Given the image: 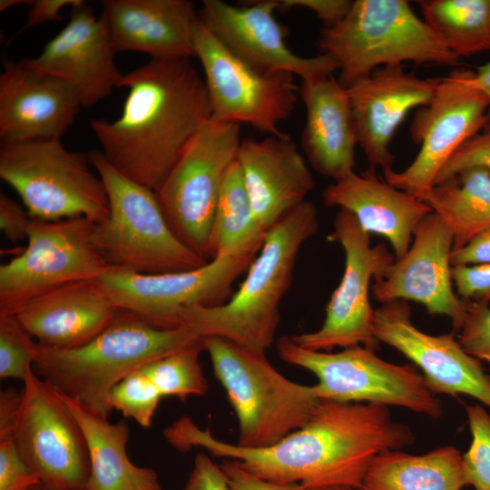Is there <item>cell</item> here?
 I'll list each match as a JSON object with an SVG mask.
<instances>
[{
	"mask_svg": "<svg viewBox=\"0 0 490 490\" xmlns=\"http://www.w3.org/2000/svg\"><path fill=\"white\" fill-rule=\"evenodd\" d=\"M13 438L42 485L84 489L90 474L85 437L62 394L34 371L24 382Z\"/></svg>",
	"mask_w": 490,
	"mask_h": 490,
	"instance_id": "16",
	"label": "cell"
},
{
	"mask_svg": "<svg viewBox=\"0 0 490 490\" xmlns=\"http://www.w3.org/2000/svg\"><path fill=\"white\" fill-rule=\"evenodd\" d=\"M176 450L202 447L211 456L237 461L252 475L305 489L326 485L359 488L374 458L415 443V435L391 416L388 407L318 399L309 421L276 444L247 448L214 437L183 416L163 430Z\"/></svg>",
	"mask_w": 490,
	"mask_h": 490,
	"instance_id": "1",
	"label": "cell"
},
{
	"mask_svg": "<svg viewBox=\"0 0 490 490\" xmlns=\"http://www.w3.org/2000/svg\"><path fill=\"white\" fill-rule=\"evenodd\" d=\"M201 338L182 326L158 328L120 309L94 338L71 349L34 345V371L61 394L108 419L113 387L141 366Z\"/></svg>",
	"mask_w": 490,
	"mask_h": 490,
	"instance_id": "4",
	"label": "cell"
},
{
	"mask_svg": "<svg viewBox=\"0 0 490 490\" xmlns=\"http://www.w3.org/2000/svg\"><path fill=\"white\" fill-rule=\"evenodd\" d=\"M463 456L453 446L424 455L385 451L370 464L358 490H461Z\"/></svg>",
	"mask_w": 490,
	"mask_h": 490,
	"instance_id": "29",
	"label": "cell"
},
{
	"mask_svg": "<svg viewBox=\"0 0 490 490\" xmlns=\"http://www.w3.org/2000/svg\"><path fill=\"white\" fill-rule=\"evenodd\" d=\"M203 347L238 418V446H272L309 421L318 402L312 386L285 377L265 352L218 337L203 338Z\"/></svg>",
	"mask_w": 490,
	"mask_h": 490,
	"instance_id": "7",
	"label": "cell"
},
{
	"mask_svg": "<svg viewBox=\"0 0 490 490\" xmlns=\"http://www.w3.org/2000/svg\"><path fill=\"white\" fill-rule=\"evenodd\" d=\"M377 339L401 352L422 372L434 395H466L490 408V378L480 360L469 355L455 332L434 336L411 321L406 300L381 304L375 309Z\"/></svg>",
	"mask_w": 490,
	"mask_h": 490,
	"instance_id": "18",
	"label": "cell"
},
{
	"mask_svg": "<svg viewBox=\"0 0 490 490\" xmlns=\"http://www.w3.org/2000/svg\"><path fill=\"white\" fill-rule=\"evenodd\" d=\"M0 74V139L12 142L61 139L83 107L66 82L37 72L24 61L3 58Z\"/></svg>",
	"mask_w": 490,
	"mask_h": 490,
	"instance_id": "22",
	"label": "cell"
},
{
	"mask_svg": "<svg viewBox=\"0 0 490 490\" xmlns=\"http://www.w3.org/2000/svg\"><path fill=\"white\" fill-rule=\"evenodd\" d=\"M453 236L441 218L428 213L413 234L407 252L390 264L371 287L373 298L381 304L414 300L431 315L451 319L453 331L460 330L466 300L452 287L450 255Z\"/></svg>",
	"mask_w": 490,
	"mask_h": 490,
	"instance_id": "19",
	"label": "cell"
},
{
	"mask_svg": "<svg viewBox=\"0 0 490 490\" xmlns=\"http://www.w3.org/2000/svg\"><path fill=\"white\" fill-rule=\"evenodd\" d=\"M119 310L95 280H85L34 298L15 315L39 344L71 349L99 335Z\"/></svg>",
	"mask_w": 490,
	"mask_h": 490,
	"instance_id": "26",
	"label": "cell"
},
{
	"mask_svg": "<svg viewBox=\"0 0 490 490\" xmlns=\"http://www.w3.org/2000/svg\"><path fill=\"white\" fill-rule=\"evenodd\" d=\"M305 490H358V489L351 487V486H348V485H326V486L309 488Z\"/></svg>",
	"mask_w": 490,
	"mask_h": 490,
	"instance_id": "49",
	"label": "cell"
},
{
	"mask_svg": "<svg viewBox=\"0 0 490 490\" xmlns=\"http://www.w3.org/2000/svg\"><path fill=\"white\" fill-rule=\"evenodd\" d=\"M423 20L458 58L490 50V0H421Z\"/></svg>",
	"mask_w": 490,
	"mask_h": 490,
	"instance_id": "31",
	"label": "cell"
},
{
	"mask_svg": "<svg viewBox=\"0 0 490 490\" xmlns=\"http://www.w3.org/2000/svg\"><path fill=\"white\" fill-rule=\"evenodd\" d=\"M240 142L239 124L211 119L155 191L173 233L208 260L211 259V236L219 195Z\"/></svg>",
	"mask_w": 490,
	"mask_h": 490,
	"instance_id": "10",
	"label": "cell"
},
{
	"mask_svg": "<svg viewBox=\"0 0 490 490\" xmlns=\"http://www.w3.org/2000/svg\"><path fill=\"white\" fill-rule=\"evenodd\" d=\"M41 484L20 456L13 433H0V490H31Z\"/></svg>",
	"mask_w": 490,
	"mask_h": 490,
	"instance_id": "39",
	"label": "cell"
},
{
	"mask_svg": "<svg viewBox=\"0 0 490 490\" xmlns=\"http://www.w3.org/2000/svg\"><path fill=\"white\" fill-rule=\"evenodd\" d=\"M466 300L459 343L472 357L490 366V306L485 300ZM490 378V374H488Z\"/></svg>",
	"mask_w": 490,
	"mask_h": 490,
	"instance_id": "37",
	"label": "cell"
},
{
	"mask_svg": "<svg viewBox=\"0 0 490 490\" xmlns=\"http://www.w3.org/2000/svg\"><path fill=\"white\" fill-rule=\"evenodd\" d=\"M31 217L5 193H0V228L10 241L16 242L27 238Z\"/></svg>",
	"mask_w": 490,
	"mask_h": 490,
	"instance_id": "44",
	"label": "cell"
},
{
	"mask_svg": "<svg viewBox=\"0 0 490 490\" xmlns=\"http://www.w3.org/2000/svg\"><path fill=\"white\" fill-rule=\"evenodd\" d=\"M369 166L333 181L322 192L328 207L350 212L367 233H377L391 244L396 260L408 250L415 230L430 212L424 201L380 180Z\"/></svg>",
	"mask_w": 490,
	"mask_h": 490,
	"instance_id": "25",
	"label": "cell"
},
{
	"mask_svg": "<svg viewBox=\"0 0 490 490\" xmlns=\"http://www.w3.org/2000/svg\"><path fill=\"white\" fill-rule=\"evenodd\" d=\"M277 350L286 363L318 377L312 387L318 399L400 407L434 419L443 414L441 401L413 365L385 361L359 345L335 353L310 350L288 336L278 340Z\"/></svg>",
	"mask_w": 490,
	"mask_h": 490,
	"instance_id": "9",
	"label": "cell"
},
{
	"mask_svg": "<svg viewBox=\"0 0 490 490\" xmlns=\"http://www.w3.org/2000/svg\"><path fill=\"white\" fill-rule=\"evenodd\" d=\"M85 437L90 474L83 490H162L157 472L128 457L130 429L123 420L111 424L63 395Z\"/></svg>",
	"mask_w": 490,
	"mask_h": 490,
	"instance_id": "28",
	"label": "cell"
},
{
	"mask_svg": "<svg viewBox=\"0 0 490 490\" xmlns=\"http://www.w3.org/2000/svg\"><path fill=\"white\" fill-rule=\"evenodd\" d=\"M306 108L301 145L313 169L338 181L354 172L358 137L347 88L333 75L302 82Z\"/></svg>",
	"mask_w": 490,
	"mask_h": 490,
	"instance_id": "27",
	"label": "cell"
},
{
	"mask_svg": "<svg viewBox=\"0 0 490 490\" xmlns=\"http://www.w3.org/2000/svg\"><path fill=\"white\" fill-rule=\"evenodd\" d=\"M220 466L230 490H305L299 483L279 484L261 479L232 459L224 461Z\"/></svg>",
	"mask_w": 490,
	"mask_h": 490,
	"instance_id": "42",
	"label": "cell"
},
{
	"mask_svg": "<svg viewBox=\"0 0 490 490\" xmlns=\"http://www.w3.org/2000/svg\"><path fill=\"white\" fill-rule=\"evenodd\" d=\"M451 277L461 299L490 302V262L452 266Z\"/></svg>",
	"mask_w": 490,
	"mask_h": 490,
	"instance_id": "40",
	"label": "cell"
},
{
	"mask_svg": "<svg viewBox=\"0 0 490 490\" xmlns=\"http://www.w3.org/2000/svg\"><path fill=\"white\" fill-rule=\"evenodd\" d=\"M93 226L83 217L32 218L26 249L0 266V316L15 315L54 289L102 276L110 267L92 242Z\"/></svg>",
	"mask_w": 490,
	"mask_h": 490,
	"instance_id": "12",
	"label": "cell"
},
{
	"mask_svg": "<svg viewBox=\"0 0 490 490\" xmlns=\"http://www.w3.org/2000/svg\"><path fill=\"white\" fill-rule=\"evenodd\" d=\"M472 167H483L490 171V121L456 150L438 172L434 185Z\"/></svg>",
	"mask_w": 490,
	"mask_h": 490,
	"instance_id": "38",
	"label": "cell"
},
{
	"mask_svg": "<svg viewBox=\"0 0 490 490\" xmlns=\"http://www.w3.org/2000/svg\"><path fill=\"white\" fill-rule=\"evenodd\" d=\"M204 350L203 338L196 342L152 360L143 368L162 397L174 396L185 401L190 396H203L209 385L200 363Z\"/></svg>",
	"mask_w": 490,
	"mask_h": 490,
	"instance_id": "33",
	"label": "cell"
},
{
	"mask_svg": "<svg viewBox=\"0 0 490 490\" xmlns=\"http://www.w3.org/2000/svg\"><path fill=\"white\" fill-rule=\"evenodd\" d=\"M318 227L316 206L307 200L269 230L243 282L229 300L187 308L181 314L182 326L201 338L218 337L266 352L275 340L280 302L292 281L299 250Z\"/></svg>",
	"mask_w": 490,
	"mask_h": 490,
	"instance_id": "3",
	"label": "cell"
},
{
	"mask_svg": "<svg viewBox=\"0 0 490 490\" xmlns=\"http://www.w3.org/2000/svg\"><path fill=\"white\" fill-rule=\"evenodd\" d=\"M260 249L218 255L185 271L141 274L109 268L95 279L118 309L132 312L162 329L182 327L189 307H213L229 300L235 280L247 271Z\"/></svg>",
	"mask_w": 490,
	"mask_h": 490,
	"instance_id": "11",
	"label": "cell"
},
{
	"mask_svg": "<svg viewBox=\"0 0 490 490\" xmlns=\"http://www.w3.org/2000/svg\"><path fill=\"white\" fill-rule=\"evenodd\" d=\"M472 440L462 455L466 485L475 490H490V415L484 406H466Z\"/></svg>",
	"mask_w": 490,
	"mask_h": 490,
	"instance_id": "35",
	"label": "cell"
},
{
	"mask_svg": "<svg viewBox=\"0 0 490 490\" xmlns=\"http://www.w3.org/2000/svg\"><path fill=\"white\" fill-rule=\"evenodd\" d=\"M31 490H63V489L50 488V487L44 486L42 484H39L35 485L34 487H33Z\"/></svg>",
	"mask_w": 490,
	"mask_h": 490,
	"instance_id": "50",
	"label": "cell"
},
{
	"mask_svg": "<svg viewBox=\"0 0 490 490\" xmlns=\"http://www.w3.org/2000/svg\"><path fill=\"white\" fill-rule=\"evenodd\" d=\"M116 52L151 59L195 57L200 15L188 0H105L101 13Z\"/></svg>",
	"mask_w": 490,
	"mask_h": 490,
	"instance_id": "24",
	"label": "cell"
},
{
	"mask_svg": "<svg viewBox=\"0 0 490 490\" xmlns=\"http://www.w3.org/2000/svg\"><path fill=\"white\" fill-rule=\"evenodd\" d=\"M92 168L88 154L69 152L61 139L1 142L0 178L34 219L103 220L108 194Z\"/></svg>",
	"mask_w": 490,
	"mask_h": 490,
	"instance_id": "8",
	"label": "cell"
},
{
	"mask_svg": "<svg viewBox=\"0 0 490 490\" xmlns=\"http://www.w3.org/2000/svg\"><path fill=\"white\" fill-rule=\"evenodd\" d=\"M162 394L146 373L143 365L132 370L112 389V409L135 420L144 428L151 427Z\"/></svg>",
	"mask_w": 490,
	"mask_h": 490,
	"instance_id": "34",
	"label": "cell"
},
{
	"mask_svg": "<svg viewBox=\"0 0 490 490\" xmlns=\"http://www.w3.org/2000/svg\"><path fill=\"white\" fill-rule=\"evenodd\" d=\"M421 201L446 224L453 236L452 251L457 250L490 229V171L464 170L434 185Z\"/></svg>",
	"mask_w": 490,
	"mask_h": 490,
	"instance_id": "30",
	"label": "cell"
},
{
	"mask_svg": "<svg viewBox=\"0 0 490 490\" xmlns=\"http://www.w3.org/2000/svg\"><path fill=\"white\" fill-rule=\"evenodd\" d=\"M35 340L15 315L0 316V378L24 382L34 372Z\"/></svg>",
	"mask_w": 490,
	"mask_h": 490,
	"instance_id": "36",
	"label": "cell"
},
{
	"mask_svg": "<svg viewBox=\"0 0 490 490\" xmlns=\"http://www.w3.org/2000/svg\"><path fill=\"white\" fill-rule=\"evenodd\" d=\"M115 53L103 15L96 16L83 2L72 7L67 24L37 57L23 61L72 85L82 106L90 108L119 87L123 74L116 65Z\"/></svg>",
	"mask_w": 490,
	"mask_h": 490,
	"instance_id": "20",
	"label": "cell"
},
{
	"mask_svg": "<svg viewBox=\"0 0 490 490\" xmlns=\"http://www.w3.org/2000/svg\"><path fill=\"white\" fill-rule=\"evenodd\" d=\"M82 0H34L30 5L27 21L22 31L42 24L46 22L62 19L60 12L66 6H76L83 4Z\"/></svg>",
	"mask_w": 490,
	"mask_h": 490,
	"instance_id": "46",
	"label": "cell"
},
{
	"mask_svg": "<svg viewBox=\"0 0 490 490\" xmlns=\"http://www.w3.org/2000/svg\"><path fill=\"white\" fill-rule=\"evenodd\" d=\"M33 1L27 0H1L0 1V12H4L13 6L18 5H31Z\"/></svg>",
	"mask_w": 490,
	"mask_h": 490,
	"instance_id": "48",
	"label": "cell"
},
{
	"mask_svg": "<svg viewBox=\"0 0 490 490\" xmlns=\"http://www.w3.org/2000/svg\"><path fill=\"white\" fill-rule=\"evenodd\" d=\"M211 108L219 122L246 123L270 136L288 134L279 123L294 111L299 87L286 72H260L230 52L201 23L195 34Z\"/></svg>",
	"mask_w": 490,
	"mask_h": 490,
	"instance_id": "14",
	"label": "cell"
},
{
	"mask_svg": "<svg viewBox=\"0 0 490 490\" xmlns=\"http://www.w3.org/2000/svg\"><path fill=\"white\" fill-rule=\"evenodd\" d=\"M437 79H421L403 64L385 65L346 87L358 137L369 166L392 169L389 144L397 127L416 107L434 97Z\"/></svg>",
	"mask_w": 490,
	"mask_h": 490,
	"instance_id": "21",
	"label": "cell"
},
{
	"mask_svg": "<svg viewBox=\"0 0 490 490\" xmlns=\"http://www.w3.org/2000/svg\"><path fill=\"white\" fill-rule=\"evenodd\" d=\"M490 262V229L474 237L465 247L453 250L451 266L476 265Z\"/></svg>",
	"mask_w": 490,
	"mask_h": 490,
	"instance_id": "45",
	"label": "cell"
},
{
	"mask_svg": "<svg viewBox=\"0 0 490 490\" xmlns=\"http://www.w3.org/2000/svg\"><path fill=\"white\" fill-rule=\"evenodd\" d=\"M277 0L250 1L241 6L221 0H204L199 12L204 26L240 59L263 73L286 72L302 82L328 78L339 68L334 57L322 54L303 57L286 44L288 29L274 15Z\"/></svg>",
	"mask_w": 490,
	"mask_h": 490,
	"instance_id": "17",
	"label": "cell"
},
{
	"mask_svg": "<svg viewBox=\"0 0 490 490\" xmlns=\"http://www.w3.org/2000/svg\"><path fill=\"white\" fill-rule=\"evenodd\" d=\"M488 108L475 71L457 68L437 78L433 99L417 111L410 126L418 153L401 172L383 171L385 181L421 201L456 150L486 124Z\"/></svg>",
	"mask_w": 490,
	"mask_h": 490,
	"instance_id": "13",
	"label": "cell"
},
{
	"mask_svg": "<svg viewBox=\"0 0 490 490\" xmlns=\"http://www.w3.org/2000/svg\"><path fill=\"white\" fill-rule=\"evenodd\" d=\"M181 490H230L220 466L204 453L196 454L188 479Z\"/></svg>",
	"mask_w": 490,
	"mask_h": 490,
	"instance_id": "41",
	"label": "cell"
},
{
	"mask_svg": "<svg viewBox=\"0 0 490 490\" xmlns=\"http://www.w3.org/2000/svg\"><path fill=\"white\" fill-rule=\"evenodd\" d=\"M328 240L338 242L344 250L341 280L327 305L321 327L290 338L297 345L316 351L358 345L375 351L380 342L374 332L375 309L369 301V284L396 260L386 245L371 247L369 234L345 210L337 212Z\"/></svg>",
	"mask_w": 490,
	"mask_h": 490,
	"instance_id": "15",
	"label": "cell"
},
{
	"mask_svg": "<svg viewBox=\"0 0 490 490\" xmlns=\"http://www.w3.org/2000/svg\"><path fill=\"white\" fill-rule=\"evenodd\" d=\"M119 87L128 88L121 116L93 119L90 127L113 168L155 191L211 120L204 78L190 58L151 59Z\"/></svg>",
	"mask_w": 490,
	"mask_h": 490,
	"instance_id": "2",
	"label": "cell"
},
{
	"mask_svg": "<svg viewBox=\"0 0 490 490\" xmlns=\"http://www.w3.org/2000/svg\"><path fill=\"white\" fill-rule=\"evenodd\" d=\"M478 84L486 94L489 101L487 112L488 121H490V61L479 66L475 71Z\"/></svg>",
	"mask_w": 490,
	"mask_h": 490,
	"instance_id": "47",
	"label": "cell"
},
{
	"mask_svg": "<svg viewBox=\"0 0 490 490\" xmlns=\"http://www.w3.org/2000/svg\"><path fill=\"white\" fill-rule=\"evenodd\" d=\"M278 11H288L294 7H303L312 11L325 26L341 21L350 10V0H277Z\"/></svg>",
	"mask_w": 490,
	"mask_h": 490,
	"instance_id": "43",
	"label": "cell"
},
{
	"mask_svg": "<svg viewBox=\"0 0 490 490\" xmlns=\"http://www.w3.org/2000/svg\"><path fill=\"white\" fill-rule=\"evenodd\" d=\"M236 160L254 218L265 232L306 201L315 187L303 156L289 135L245 139Z\"/></svg>",
	"mask_w": 490,
	"mask_h": 490,
	"instance_id": "23",
	"label": "cell"
},
{
	"mask_svg": "<svg viewBox=\"0 0 490 490\" xmlns=\"http://www.w3.org/2000/svg\"><path fill=\"white\" fill-rule=\"evenodd\" d=\"M108 194L109 213L94 223L91 240L110 268L162 274L199 268L209 260L172 230L155 191L113 168L101 150L88 153Z\"/></svg>",
	"mask_w": 490,
	"mask_h": 490,
	"instance_id": "5",
	"label": "cell"
},
{
	"mask_svg": "<svg viewBox=\"0 0 490 490\" xmlns=\"http://www.w3.org/2000/svg\"><path fill=\"white\" fill-rule=\"evenodd\" d=\"M317 45L338 62L344 87L385 65L459 61L405 0L353 1L341 21L321 30Z\"/></svg>",
	"mask_w": 490,
	"mask_h": 490,
	"instance_id": "6",
	"label": "cell"
},
{
	"mask_svg": "<svg viewBox=\"0 0 490 490\" xmlns=\"http://www.w3.org/2000/svg\"><path fill=\"white\" fill-rule=\"evenodd\" d=\"M266 234L254 218L241 169L236 160L225 176L216 205L211 257L260 249Z\"/></svg>",
	"mask_w": 490,
	"mask_h": 490,
	"instance_id": "32",
	"label": "cell"
}]
</instances>
